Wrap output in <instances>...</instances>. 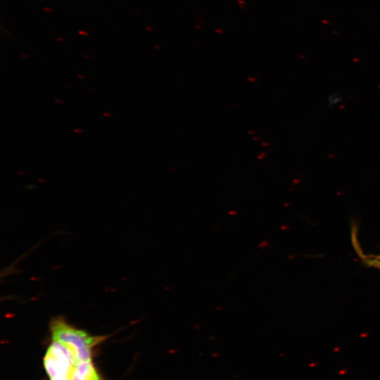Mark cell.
<instances>
[{"label":"cell","mask_w":380,"mask_h":380,"mask_svg":"<svg viewBox=\"0 0 380 380\" xmlns=\"http://www.w3.org/2000/svg\"><path fill=\"white\" fill-rule=\"evenodd\" d=\"M50 329L52 340L66 346L75 356L77 363L91 360L93 348L106 338V336H91L70 325L62 318L53 319Z\"/></svg>","instance_id":"6da1fadb"},{"label":"cell","mask_w":380,"mask_h":380,"mask_svg":"<svg viewBox=\"0 0 380 380\" xmlns=\"http://www.w3.org/2000/svg\"><path fill=\"white\" fill-rule=\"evenodd\" d=\"M76 363L75 356L66 346L52 340L44 357L50 380H73Z\"/></svg>","instance_id":"7a4b0ae2"},{"label":"cell","mask_w":380,"mask_h":380,"mask_svg":"<svg viewBox=\"0 0 380 380\" xmlns=\"http://www.w3.org/2000/svg\"><path fill=\"white\" fill-rule=\"evenodd\" d=\"M73 380H101L91 360L80 362L75 365Z\"/></svg>","instance_id":"3957f363"},{"label":"cell","mask_w":380,"mask_h":380,"mask_svg":"<svg viewBox=\"0 0 380 380\" xmlns=\"http://www.w3.org/2000/svg\"><path fill=\"white\" fill-rule=\"evenodd\" d=\"M352 242L357 254L366 265L380 270V255H373L365 254L359 245L355 230L352 231Z\"/></svg>","instance_id":"277c9868"},{"label":"cell","mask_w":380,"mask_h":380,"mask_svg":"<svg viewBox=\"0 0 380 380\" xmlns=\"http://www.w3.org/2000/svg\"><path fill=\"white\" fill-rule=\"evenodd\" d=\"M343 100V96L338 92H335L333 94L330 95L327 99V103L329 107L334 106L338 103L341 102Z\"/></svg>","instance_id":"5b68a950"}]
</instances>
